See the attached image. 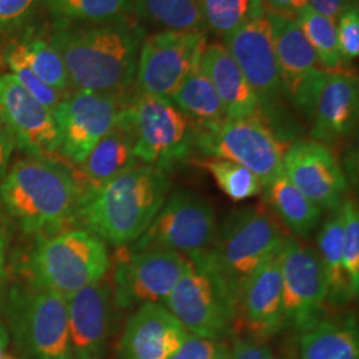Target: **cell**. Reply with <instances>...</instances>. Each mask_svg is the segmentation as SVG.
I'll return each instance as SVG.
<instances>
[{
	"label": "cell",
	"mask_w": 359,
	"mask_h": 359,
	"mask_svg": "<svg viewBox=\"0 0 359 359\" xmlns=\"http://www.w3.org/2000/svg\"><path fill=\"white\" fill-rule=\"evenodd\" d=\"M142 38L140 25L124 15L100 23L62 25L50 43L60 53L74 90L129 100Z\"/></svg>",
	"instance_id": "cell-1"
},
{
	"label": "cell",
	"mask_w": 359,
	"mask_h": 359,
	"mask_svg": "<svg viewBox=\"0 0 359 359\" xmlns=\"http://www.w3.org/2000/svg\"><path fill=\"white\" fill-rule=\"evenodd\" d=\"M169 193L165 170L136 163L86 193L76 217L104 243L127 246L148 229Z\"/></svg>",
	"instance_id": "cell-2"
},
{
	"label": "cell",
	"mask_w": 359,
	"mask_h": 359,
	"mask_svg": "<svg viewBox=\"0 0 359 359\" xmlns=\"http://www.w3.org/2000/svg\"><path fill=\"white\" fill-rule=\"evenodd\" d=\"M0 182L3 205L29 233L59 231L84 197L76 173L51 158L20 160Z\"/></svg>",
	"instance_id": "cell-3"
},
{
	"label": "cell",
	"mask_w": 359,
	"mask_h": 359,
	"mask_svg": "<svg viewBox=\"0 0 359 359\" xmlns=\"http://www.w3.org/2000/svg\"><path fill=\"white\" fill-rule=\"evenodd\" d=\"M286 237L268 209L244 206L225 218L209 250L192 256L198 257L217 277L237 316L245 285L264 261L283 246Z\"/></svg>",
	"instance_id": "cell-4"
},
{
	"label": "cell",
	"mask_w": 359,
	"mask_h": 359,
	"mask_svg": "<svg viewBox=\"0 0 359 359\" xmlns=\"http://www.w3.org/2000/svg\"><path fill=\"white\" fill-rule=\"evenodd\" d=\"M109 265L103 240L86 229H69L39 245L29 268L43 290L67 297L100 283Z\"/></svg>",
	"instance_id": "cell-5"
},
{
	"label": "cell",
	"mask_w": 359,
	"mask_h": 359,
	"mask_svg": "<svg viewBox=\"0 0 359 359\" xmlns=\"http://www.w3.org/2000/svg\"><path fill=\"white\" fill-rule=\"evenodd\" d=\"M193 145L205 156L228 160L255 173L264 188L283 172L285 148L261 117L194 124Z\"/></svg>",
	"instance_id": "cell-6"
},
{
	"label": "cell",
	"mask_w": 359,
	"mask_h": 359,
	"mask_svg": "<svg viewBox=\"0 0 359 359\" xmlns=\"http://www.w3.org/2000/svg\"><path fill=\"white\" fill-rule=\"evenodd\" d=\"M217 231L216 212L205 197L179 189L168 194L148 229L132 244L129 252L175 250L192 256L209 250Z\"/></svg>",
	"instance_id": "cell-7"
},
{
	"label": "cell",
	"mask_w": 359,
	"mask_h": 359,
	"mask_svg": "<svg viewBox=\"0 0 359 359\" xmlns=\"http://www.w3.org/2000/svg\"><path fill=\"white\" fill-rule=\"evenodd\" d=\"M127 108L137 161L167 172L188 156L194 124L169 99L135 93Z\"/></svg>",
	"instance_id": "cell-8"
},
{
	"label": "cell",
	"mask_w": 359,
	"mask_h": 359,
	"mask_svg": "<svg viewBox=\"0 0 359 359\" xmlns=\"http://www.w3.org/2000/svg\"><path fill=\"white\" fill-rule=\"evenodd\" d=\"M172 289L164 306L196 337L224 339L236 322V310L224 286L198 257Z\"/></svg>",
	"instance_id": "cell-9"
},
{
	"label": "cell",
	"mask_w": 359,
	"mask_h": 359,
	"mask_svg": "<svg viewBox=\"0 0 359 359\" xmlns=\"http://www.w3.org/2000/svg\"><path fill=\"white\" fill-rule=\"evenodd\" d=\"M283 329L305 333L322 321L329 287L313 246L286 237L281 250Z\"/></svg>",
	"instance_id": "cell-10"
},
{
	"label": "cell",
	"mask_w": 359,
	"mask_h": 359,
	"mask_svg": "<svg viewBox=\"0 0 359 359\" xmlns=\"http://www.w3.org/2000/svg\"><path fill=\"white\" fill-rule=\"evenodd\" d=\"M205 44L204 32L161 31L144 39L136 67V93L170 100L198 63Z\"/></svg>",
	"instance_id": "cell-11"
},
{
	"label": "cell",
	"mask_w": 359,
	"mask_h": 359,
	"mask_svg": "<svg viewBox=\"0 0 359 359\" xmlns=\"http://www.w3.org/2000/svg\"><path fill=\"white\" fill-rule=\"evenodd\" d=\"M129 100L88 90H74L65 95L53 109L60 135L59 151L67 160L80 165L114 127Z\"/></svg>",
	"instance_id": "cell-12"
},
{
	"label": "cell",
	"mask_w": 359,
	"mask_h": 359,
	"mask_svg": "<svg viewBox=\"0 0 359 359\" xmlns=\"http://www.w3.org/2000/svg\"><path fill=\"white\" fill-rule=\"evenodd\" d=\"M191 259L175 250H145L124 257L115 270L116 306L139 308L147 304L163 305Z\"/></svg>",
	"instance_id": "cell-13"
},
{
	"label": "cell",
	"mask_w": 359,
	"mask_h": 359,
	"mask_svg": "<svg viewBox=\"0 0 359 359\" xmlns=\"http://www.w3.org/2000/svg\"><path fill=\"white\" fill-rule=\"evenodd\" d=\"M224 46L250 88L255 92L262 112L276 107L283 93L273 43V29L265 13L224 36Z\"/></svg>",
	"instance_id": "cell-14"
},
{
	"label": "cell",
	"mask_w": 359,
	"mask_h": 359,
	"mask_svg": "<svg viewBox=\"0 0 359 359\" xmlns=\"http://www.w3.org/2000/svg\"><path fill=\"white\" fill-rule=\"evenodd\" d=\"M283 93L305 115H310L322 77L327 72L302 29L293 19L266 11Z\"/></svg>",
	"instance_id": "cell-15"
},
{
	"label": "cell",
	"mask_w": 359,
	"mask_h": 359,
	"mask_svg": "<svg viewBox=\"0 0 359 359\" xmlns=\"http://www.w3.org/2000/svg\"><path fill=\"white\" fill-rule=\"evenodd\" d=\"M0 120L27 154L52 160L59 152L60 135L53 111L29 95L11 74L0 76Z\"/></svg>",
	"instance_id": "cell-16"
},
{
	"label": "cell",
	"mask_w": 359,
	"mask_h": 359,
	"mask_svg": "<svg viewBox=\"0 0 359 359\" xmlns=\"http://www.w3.org/2000/svg\"><path fill=\"white\" fill-rule=\"evenodd\" d=\"M283 173L322 210L342 204L347 191L344 170L333 152L320 142L298 140L283 154Z\"/></svg>",
	"instance_id": "cell-17"
},
{
	"label": "cell",
	"mask_w": 359,
	"mask_h": 359,
	"mask_svg": "<svg viewBox=\"0 0 359 359\" xmlns=\"http://www.w3.org/2000/svg\"><path fill=\"white\" fill-rule=\"evenodd\" d=\"M18 334L35 359H72L65 295L40 290L25 304Z\"/></svg>",
	"instance_id": "cell-18"
},
{
	"label": "cell",
	"mask_w": 359,
	"mask_h": 359,
	"mask_svg": "<svg viewBox=\"0 0 359 359\" xmlns=\"http://www.w3.org/2000/svg\"><path fill=\"white\" fill-rule=\"evenodd\" d=\"M72 359H102L112 325V290L97 283L67 295Z\"/></svg>",
	"instance_id": "cell-19"
},
{
	"label": "cell",
	"mask_w": 359,
	"mask_h": 359,
	"mask_svg": "<svg viewBox=\"0 0 359 359\" xmlns=\"http://www.w3.org/2000/svg\"><path fill=\"white\" fill-rule=\"evenodd\" d=\"M281 250L283 246L255 271L237 304L236 321L244 322L252 338L258 341L269 339L283 329Z\"/></svg>",
	"instance_id": "cell-20"
},
{
	"label": "cell",
	"mask_w": 359,
	"mask_h": 359,
	"mask_svg": "<svg viewBox=\"0 0 359 359\" xmlns=\"http://www.w3.org/2000/svg\"><path fill=\"white\" fill-rule=\"evenodd\" d=\"M188 335L164 305H142L129 317L118 344L117 358L168 359Z\"/></svg>",
	"instance_id": "cell-21"
},
{
	"label": "cell",
	"mask_w": 359,
	"mask_h": 359,
	"mask_svg": "<svg viewBox=\"0 0 359 359\" xmlns=\"http://www.w3.org/2000/svg\"><path fill=\"white\" fill-rule=\"evenodd\" d=\"M358 109L357 76L344 71H327L317 88L309 115L311 137L322 144L346 137L355 129Z\"/></svg>",
	"instance_id": "cell-22"
},
{
	"label": "cell",
	"mask_w": 359,
	"mask_h": 359,
	"mask_svg": "<svg viewBox=\"0 0 359 359\" xmlns=\"http://www.w3.org/2000/svg\"><path fill=\"white\" fill-rule=\"evenodd\" d=\"M127 105L120 112L114 127L104 135L80 164V172L76 176L84 194L100 188L137 163L135 156L136 139Z\"/></svg>",
	"instance_id": "cell-23"
},
{
	"label": "cell",
	"mask_w": 359,
	"mask_h": 359,
	"mask_svg": "<svg viewBox=\"0 0 359 359\" xmlns=\"http://www.w3.org/2000/svg\"><path fill=\"white\" fill-rule=\"evenodd\" d=\"M200 65L224 104L228 118H262L255 92L224 44H205Z\"/></svg>",
	"instance_id": "cell-24"
},
{
	"label": "cell",
	"mask_w": 359,
	"mask_h": 359,
	"mask_svg": "<svg viewBox=\"0 0 359 359\" xmlns=\"http://www.w3.org/2000/svg\"><path fill=\"white\" fill-rule=\"evenodd\" d=\"M264 197L274 215L295 236L309 240L318 231L323 210L311 203L281 172L264 188Z\"/></svg>",
	"instance_id": "cell-25"
},
{
	"label": "cell",
	"mask_w": 359,
	"mask_h": 359,
	"mask_svg": "<svg viewBox=\"0 0 359 359\" xmlns=\"http://www.w3.org/2000/svg\"><path fill=\"white\" fill-rule=\"evenodd\" d=\"M342 228L344 216L339 205L333 210H329V215L325 218L317 237V252L321 258L322 266L327 280V301L332 306H344L350 299H353L344 266Z\"/></svg>",
	"instance_id": "cell-26"
},
{
	"label": "cell",
	"mask_w": 359,
	"mask_h": 359,
	"mask_svg": "<svg viewBox=\"0 0 359 359\" xmlns=\"http://www.w3.org/2000/svg\"><path fill=\"white\" fill-rule=\"evenodd\" d=\"M301 359H359L358 332L353 320H322L301 334Z\"/></svg>",
	"instance_id": "cell-27"
},
{
	"label": "cell",
	"mask_w": 359,
	"mask_h": 359,
	"mask_svg": "<svg viewBox=\"0 0 359 359\" xmlns=\"http://www.w3.org/2000/svg\"><path fill=\"white\" fill-rule=\"evenodd\" d=\"M170 102L193 124H209L226 118L224 104L218 97L212 81L203 71L200 60L179 90L172 96Z\"/></svg>",
	"instance_id": "cell-28"
},
{
	"label": "cell",
	"mask_w": 359,
	"mask_h": 359,
	"mask_svg": "<svg viewBox=\"0 0 359 359\" xmlns=\"http://www.w3.org/2000/svg\"><path fill=\"white\" fill-rule=\"evenodd\" d=\"M130 7L140 20L164 31L204 32L205 29L198 0H132Z\"/></svg>",
	"instance_id": "cell-29"
},
{
	"label": "cell",
	"mask_w": 359,
	"mask_h": 359,
	"mask_svg": "<svg viewBox=\"0 0 359 359\" xmlns=\"http://www.w3.org/2000/svg\"><path fill=\"white\" fill-rule=\"evenodd\" d=\"M205 28L222 38L266 13L264 0H198Z\"/></svg>",
	"instance_id": "cell-30"
},
{
	"label": "cell",
	"mask_w": 359,
	"mask_h": 359,
	"mask_svg": "<svg viewBox=\"0 0 359 359\" xmlns=\"http://www.w3.org/2000/svg\"><path fill=\"white\" fill-rule=\"evenodd\" d=\"M305 38L316 52L318 62L325 71H342V59L338 48L337 25L306 6L295 19Z\"/></svg>",
	"instance_id": "cell-31"
},
{
	"label": "cell",
	"mask_w": 359,
	"mask_h": 359,
	"mask_svg": "<svg viewBox=\"0 0 359 359\" xmlns=\"http://www.w3.org/2000/svg\"><path fill=\"white\" fill-rule=\"evenodd\" d=\"M193 164L206 169L218 188L233 201H245L264 192V184L249 169L222 158H203Z\"/></svg>",
	"instance_id": "cell-32"
},
{
	"label": "cell",
	"mask_w": 359,
	"mask_h": 359,
	"mask_svg": "<svg viewBox=\"0 0 359 359\" xmlns=\"http://www.w3.org/2000/svg\"><path fill=\"white\" fill-rule=\"evenodd\" d=\"M52 16L71 23H100L124 16L129 0H46Z\"/></svg>",
	"instance_id": "cell-33"
},
{
	"label": "cell",
	"mask_w": 359,
	"mask_h": 359,
	"mask_svg": "<svg viewBox=\"0 0 359 359\" xmlns=\"http://www.w3.org/2000/svg\"><path fill=\"white\" fill-rule=\"evenodd\" d=\"M19 46L27 65L43 83L59 95H65L71 88L65 62L50 41L35 39L19 43Z\"/></svg>",
	"instance_id": "cell-34"
},
{
	"label": "cell",
	"mask_w": 359,
	"mask_h": 359,
	"mask_svg": "<svg viewBox=\"0 0 359 359\" xmlns=\"http://www.w3.org/2000/svg\"><path fill=\"white\" fill-rule=\"evenodd\" d=\"M344 216L342 228V252L347 283L353 299L359 292V212L357 203L346 198L341 204Z\"/></svg>",
	"instance_id": "cell-35"
},
{
	"label": "cell",
	"mask_w": 359,
	"mask_h": 359,
	"mask_svg": "<svg viewBox=\"0 0 359 359\" xmlns=\"http://www.w3.org/2000/svg\"><path fill=\"white\" fill-rule=\"evenodd\" d=\"M6 65L11 69L13 75L25 90L32 95L38 102L46 105L53 111L62 100V95L50 88L46 83H43L38 75L32 71V68L27 65L23 53L20 51L19 44H13L6 52Z\"/></svg>",
	"instance_id": "cell-36"
},
{
	"label": "cell",
	"mask_w": 359,
	"mask_h": 359,
	"mask_svg": "<svg viewBox=\"0 0 359 359\" xmlns=\"http://www.w3.org/2000/svg\"><path fill=\"white\" fill-rule=\"evenodd\" d=\"M231 347L224 339L201 338L189 334L168 359H231Z\"/></svg>",
	"instance_id": "cell-37"
},
{
	"label": "cell",
	"mask_w": 359,
	"mask_h": 359,
	"mask_svg": "<svg viewBox=\"0 0 359 359\" xmlns=\"http://www.w3.org/2000/svg\"><path fill=\"white\" fill-rule=\"evenodd\" d=\"M335 25L342 63L357 59L359 55L358 6H354L342 13Z\"/></svg>",
	"instance_id": "cell-38"
},
{
	"label": "cell",
	"mask_w": 359,
	"mask_h": 359,
	"mask_svg": "<svg viewBox=\"0 0 359 359\" xmlns=\"http://www.w3.org/2000/svg\"><path fill=\"white\" fill-rule=\"evenodd\" d=\"M231 359H277L269 347L255 338H234Z\"/></svg>",
	"instance_id": "cell-39"
},
{
	"label": "cell",
	"mask_w": 359,
	"mask_h": 359,
	"mask_svg": "<svg viewBox=\"0 0 359 359\" xmlns=\"http://www.w3.org/2000/svg\"><path fill=\"white\" fill-rule=\"evenodd\" d=\"M40 0H0V26L23 19Z\"/></svg>",
	"instance_id": "cell-40"
},
{
	"label": "cell",
	"mask_w": 359,
	"mask_h": 359,
	"mask_svg": "<svg viewBox=\"0 0 359 359\" xmlns=\"http://www.w3.org/2000/svg\"><path fill=\"white\" fill-rule=\"evenodd\" d=\"M308 6L316 13L337 23L342 13L357 6V0H308Z\"/></svg>",
	"instance_id": "cell-41"
},
{
	"label": "cell",
	"mask_w": 359,
	"mask_h": 359,
	"mask_svg": "<svg viewBox=\"0 0 359 359\" xmlns=\"http://www.w3.org/2000/svg\"><path fill=\"white\" fill-rule=\"evenodd\" d=\"M264 3L269 6L270 13H278L293 20L308 6V0H264Z\"/></svg>",
	"instance_id": "cell-42"
},
{
	"label": "cell",
	"mask_w": 359,
	"mask_h": 359,
	"mask_svg": "<svg viewBox=\"0 0 359 359\" xmlns=\"http://www.w3.org/2000/svg\"><path fill=\"white\" fill-rule=\"evenodd\" d=\"M13 144L15 142L8 129L6 128V126L0 120V181L7 173L10 157L13 154Z\"/></svg>",
	"instance_id": "cell-43"
},
{
	"label": "cell",
	"mask_w": 359,
	"mask_h": 359,
	"mask_svg": "<svg viewBox=\"0 0 359 359\" xmlns=\"http://www.w3.org/2000/svg\"><path fill=\"white\" fill-rule=\"evenodd\" d=\"M7 347H8V333L3 326V323L0 322V359H15L11 355H8Z\"/></svg>",
	"instance_id": "cell-44"
},
{
	"label": "cell",
	"mask_w": 359,
	"mask_h": 359,
	"mask_svg": "<svg viewBox=\"0 0 359 359\" xmlns=\"http://www.w3.org/2000/svg\"><path fill=\"white\" fill-rule=\"evenodd\" d=\"M4 262H6V236L0 226V280L4 273Z\"/></svg>",
	"instance_id": "cell-45"
}]
</instances>
